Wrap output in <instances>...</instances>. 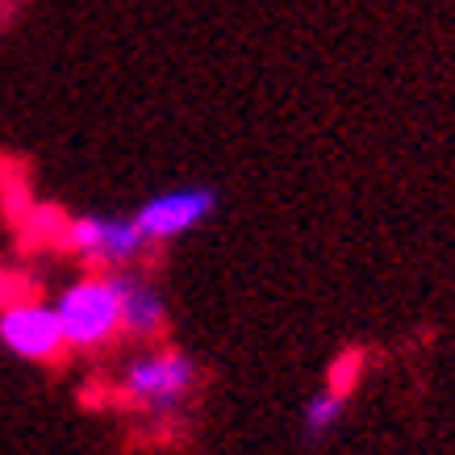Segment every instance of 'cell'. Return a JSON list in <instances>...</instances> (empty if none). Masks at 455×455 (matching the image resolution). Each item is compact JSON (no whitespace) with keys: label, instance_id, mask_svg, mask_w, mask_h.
I'll return each mask as SVG.
<instances>
[{"label":"cell","instance_id":"cell-4","mask_svg":"<svg viewBox=\"0 0 455 455\" xmlns=\"http://www.w3.org/2000/svg\"><path fill=\"white\" fill-rule=\"evenodd\" d=\"M193 380H196V368L188 355H180V351H155V355H139L125 368L122 388L134 405L172 410L193 388Z\"/></svg>","mask_w":455,"mask_h":455},{"label":"cell","instance_id":"cell-6","mask_svg":"<svg viewBox=\"0 0 455 455\" xmlns=\"http://www.w3.org/2000/svg\"><path fill=\"white\" fill-rule=\"evenodd\" d=\"M113 276H117V292H122V331L134 339H155L167 322L164 297L142 276H125L117 267H113Z\"/></svg>","mask_w":455,"mask_h":455},{"label":"cell","instance_id":"cell-3","mask_svg":"<svg viewBox=\"0 0 455 455\" xmlns=\"http://www.w3.org/2000/svg\"><path fill=\"white\" fill-rule=\"evenodd\" d=\"M63 243H68L80 259L97 263V267H125L134 263L147 247L139 218H76L63 226Z\"/></svg>","mask_w":455,"mask_h":455},{"label":"cell","instance_id":"cell-2","mask_svg":"<svg viewBox=\"0 0 455 455\" xmlns=\"http://www.w3.org/2000/svg\"><path fill=\"white\" fill-rule=\"evenodd\" d=\"M0 343L13 351L17 359L29 363H46L68 351L63 339V322H59L55 305L46 301H9L0 309Z\"/></svg>","mask_w":455,"mask_h":455},{"label":"cell","instance_id":"cell-8","mask_svg":"<svg viewBox=\"0 0 455 455\" xmlns=\"http://www.w3.org/2000/svg\"><path fill=\"white\" fill-rule=\"evenodd\" d=\"M355 376H359V355L355 351H347V355H339L331 363V385L326 388H334V393H351V385H355Z\"/></svg>","mask_w":455,"mask_h":455},{"label":"cell","instance_id":"cell-1","mask_svg":"<svg viewBox=\"0 0 455 455\" xmlns=\"http://www.w3.org/2000/svg\"><path fill=\"white\" fill-rule=\"evenodd\" d=\"M55 314L63 322V339L76 351H97L122 334V292H117V276L109 267L92 272V276L76 280L59 292Z\"/></svg>","mask_w":455,"mask_h":455},{"label":"cell","instance_id":"cell-5","mask_svg":"<svg viewBox=\"0 0 455 455\" xmlns=\"http://www.w3.org/2000/svg\"><path fill=\"white\" fill-rule=\"evenodd\" d=\"M213 209H218V193H213V188H196L193 184V188H172V193L151 196L134 218H139L147 243H172V238L196 230Z\"/></svg>","mask_w":455,"mask_h":455},{"label":"cell","instance_id":"cell-7","mask_svg":"<svg viewBox=\"0 0 455 455\" xmlns=\"http://www.w3.org/2000/svg\"><path fill=\"white\" fill-rule=\"evenodd\" d=\"M343 405H347V397H343V393H334V388H326V393L309 397V405H305V435H309V439L331 435L334 422L343 418Z\"/></svg>","mask_w":455,"mask_h":455}]
</instances>
